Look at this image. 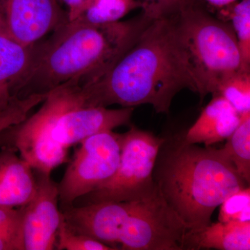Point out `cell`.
I'll return each mask as SVG.
<instances>
[{"instance_id":"cell-1","label":"cell","mask_w":250,"mask_h":250,"mask_svg":"<svg viewBox=\"0 0 250 250\" xmlns=\"http://www.w3.org/2000/svg\"><path fill=\"white\" fill-rule=\"evenodd\" d=\"M177 8L154 18L103 77L85 83L93 105L134 108L149 104L156 113H168L179 92L197 93L179 36Z\"/></svg>"},{"instance_id":"cell-2","label":"cell","mask_w":250,"mask_h":250,"mask_svg":"<svg viewBox=\"0 0 250 250\" xmlns=\"http://www.w3.org/2000/svg\"><path fill=\"white\" fill-rule=\"evenodd\" d=\"M134 108L90 103L85 82L71 81L46 93L39 108L4 134L33 170L52 174L68 161L69 149L89 136L131 123Z\"/></svg>"},{"instance_id":"cell-3","label":"cell","mask_w":250,"mask_h":250,"mask_svg":"<svg viewBox=\"0 0 250 250\" xmlns=\"http://www.w3.org/2000/svg\"><path fill=\"white\" fill-rule=\"evenodd\" d=\"M154 18L142 11L127 21L108 24L68 21L48 41L38 44L34 63L17 96L46 93L71 81L99 80L134 45Z\"/></svg>"},{"instance_id":"cell-4","label":"cell","mask_w":250,"mask_h":250,"mask_svg":"<svg viewBox=\"0 0 250 250\" xmlns=\"http://www.w3.org/2000/svg\"><path fill=\"white\" fill-rule=\"evenodd\" d=\"M154 179L167 205L189 230L211 223L215 208L248 187L223 149L200 147L182 139L156 160Z\"/></svg>"},{"instance_id":"cell-5","label":"cell","mask_w":250,"mask_h":250,"mask_svg":"<svg viewBox=\"0 0 250 250\" xmlns=\"http://www.w3.org/2000/svg\"><path fill=\"white\" fill-rule=\"evenodd\" d=\"M179 36L201 101L220 83L243 70L231 23L214 16L197 0H184L176 11Z\"/></svg>"},{"instance_id":"cell-6","label":"cell","mask_w":250,"mask_h":250,"mask_svg":"<svg viewBox=\"0 0 250 250\" xmlns=\"http://www.w3.org/2000/svg\"><path fill=\"white\" fill-rule=\"evenodd\" d=\"M165 141L135 126L121 134V158L116 172L105 183L79 199L82 200L79 205L134 201L150 195L156 188L154 171Z\"/></svg>"},{"instance_id":"cell-7","label":"cell","mask_w":250,"mask_h":250,"mask_svg":"<svg viewBox=\"0 0 250 250\" xmlns=\"http://www.w3.org/2000/svg\"><path fill=\"white\" fill-rule=\"evenodd\" d=\"M188 230L156 187L149 196L132 201L118 239V250H185Z\"/></svg>"},{"instance_id":"cell-8","label":"cell","mask_w":250,"mask_h":250,"mask_svg":"<svg viewBox=\"0 0 250 250\" xmlns=\"http://www.w3.org/2000/svg\"><path fill=\"white\" fill-rule=\"evenodd\" d=\"M80 147L58 184L62 209L71 207L111 178L121 158V134L113 131L92 135Z\"/></svg>"},{"instance_id":"cell-9","label":"cell","mask_w":250,"mask_h":250,"mask_svg":"<svg viewBox=\"0 0 250 250\" xmlns=\"http://www.w3.org/2000/svg\"><path fill=\"white\" fill-rule=\"evenodd\" d=\"M67 22L57 0H0V29L24 47L37 45Z\"/></svg>"},{"instance_id":"cell-10","label":"cell","mask_w":250,"mask_h":250,"mask_svg":"<svg viewBox=\"0 0 250 250\" xmlns=\"http://www.w3.org/2000/svg\"><path fill=\"white\" fill-rule=\"evenodd\" d=\"M34 171L36 187L30 201L22 206L24 250L56 249L62 219L59 208L58 184L51 174Z\"/></svg>"},{"instance_id":"cell-11","label":"cell","mask_w":250,"mask_h":250,"mask_svg":"<svg viewBox=\"0 0 250 250\" xmlns=\"http://www.w3.org/2000/svg\"><path fill=\"white\" fill-rule=\"evenodd\" d=\"M131 206L132 201L100 202L61 210L72 230L118 250V239Z\"/></svg>"},{"instance_id":"cell-12","label":"cell","mask_w":250,"mask_h":250,"mask_svg":"<svg viewBox=\"0 0 250 250\" xmlns=\"http://www.w3.org/2000/svg\"><path fill=\"white\" fill-rule=\"evenodd\" d=\"M36 187L34 171L16 149H0V207H21L30 201Z\"/></svg>"},{"instance_id":"cell-13","label":"cell","mask_w":250,"mask_h":250,"mask_svg":"<svg viewBox=\"0 0 250 250\" xmlns=\"http://www.w3.org/2000/svg\"><path fill=\"white\" fill-rule=\"evenodd\" d=\"M242 116L220 95H212L195 123L183 138L189 144L211 146L225 141L240 124Z\"/></svg>"},{"instance_id":"cell-14","label":"cell","mask_w":250,"mask_h":250,"mask_svg":"<svg viewBox=\"0 0 250 250\" xmlns=\"http://www.w3.org/2000/svg\"><path fill=\"white\" fill-rule=\"evenodd\" d=\"M37 45L24 47L0 29V111L6 108L30 71Z\"/></svg>"},{"instance_id":"cell-15","label":"cell","mask_w":250,"mask_h":250,"mask_svg":"<svg viewBox=\"0 0 250 250\" xmlns=\"http://www.w3.org/2000/svg\"><path fill=\"white\" fill-rule=\"evenodd\" d=\"M250 250V222H217L189 230L185 250Z\"/></svg>"},{"instance_id":"cell-16","label":"cell","mask_w":250,"mask_h":250,"mask_svg":"<svg viewBox=\"0 0 250 250\" xmlns=\"http://www.w3.org/2000/svg\"><path fill=\"white\" fill-rule=\"evenodd\" d=\"M215 16L231 23L241 53L243 70L250 72V0H239L219 10Z\"/></svg>"},{"instance_id":"cell-17","label":"cell","mask_w":250,"mask_h":250,"mask_svg":"<svg viewBox=\"0 0 250 250\" xmlns=\"http://www.w3.org/2000/svg\"><path fill=\"white\" fill-rule=\"evenodd\" d=\"M222 149L248 185L250 183V113L242 116L240 124L226 139Z\"/></svg>"},{"instance_id":"cell-18","label":"cell","mask_w":250,"mask_h":250,"mask_svg":"<svg viewBox=\"0 0 250 250\" xmlns=\"http://www.w3.org/2000/svg\"><path fill=\"white\" fill-rule=\"evenodd\" d=\"M137 9H143L141 0H95L75 21L90 24H108L121 21L133 10Z\"/></svg>"},{"instance_id":"cell-19","label":"cell","mask_w":250,"mask_h":250,"mask_svg":"<svg viewBox=\"0 0 250 250\" xmlns=\"http://www.w3.org/2000/svg\"><path fill=\"white\" fill-rule=\"evenodd\" d=\"M212 95L223 97L241 116L250 113V72L241 70L233 74Z\"/></svg>"},{"instance_id":"cell-20","label":"cell","mask_w":250,"mask_h":250,"mask_svg":"<svg viewBox=\"0 0 250 250\" xmlns=\"http://www.w3.org/2000/svg\"><path fill=\"white\" fill-rule=\"evenodd\" d=\"M21 207H0V250H24Z\"/></svg>"},{"instance_id":"cell-21","label":"cell","mask_w":250,"mask_h":250,"mask_svg":"<svg viewBox=\"0 0 250 250\" xmlns=\"http://www.w3.org/2000/svg\"><path fill=\"white\" fill-rule=\"evenodd\" d=\"M45 98V94L34 93L13 99L7 106L0 111V135L11 126L24 121Z\"/></svg>"},{"instance_id":"cell-22","label":"cell","mask_w":250,"mask_h":250,"mask_svg":"<svg viewBox=\"0 0 250 250\" xmlns=\"http://www.w3.org/2000/svg\"><path fill=\"white\" fill-rule=\"evenodd\" d=\"M219 207L218 221L250 222V186L229 195Z\"/></svg>"},{"instance_id":"cell-23","label":"cell","mask_w":250,"mask_h":250,"mask_svg":"<svg viewBox=\"0 0 250 250\" xmlns=\"http://www.w3.org/2000/svg\"><path fill=\"white\" fill-rule=\"evenodd\" d=\"M56 249L59 250H113L111 247L94 238L77 232L67 226L62 217L57 233Z\"/></svg>"},{"instance_id":"cell-24","label":"cell","mask_w":250,"mask_h":250,"mask_svg":"<svg viewBox=\"0 0 250 250\" xmlns=\"http://www.w3.org/2000/svg\"><path fill=\"white\" fill-rule=\"evenodd\" d=\"M143 3L142 11L158 17L178 7L184 0H141Z\"/></svg>"},{"instance_id":"cell-25","label":"cell","mask_w":250,"mask_h":250,"mask_svg":"<svg viewBox=\"0 0 250 250\" xmlns=\"http://www.w3.org/2000/svg\"><path fill=\"white\" fill-rule=\"evenodd\" d=\"M59 4L65 6L67 19L69 22L78 19L88 8L91 6L95 0H57Z\"/></svg>"},{"instance_id":"cell-26","label":"cell","mask_w":250,"mask_h":250,"mask_svg":"<svg viewBox=\"0 0 250 250\" xmlns=\"http://www.w3.org/2000/svg\"><path fill=\"white\" fill-rule=\"evenodd\" d=\"M202 4H205L210 12L219 11L228 7L233 3L239 1V0H197Z\"/></svg>"}]
</instances>
